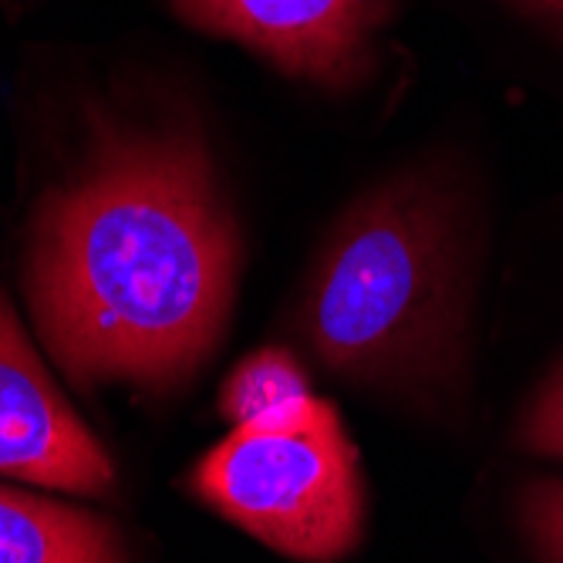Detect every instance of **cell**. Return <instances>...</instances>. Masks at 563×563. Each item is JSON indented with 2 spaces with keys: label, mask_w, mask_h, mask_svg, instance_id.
Masks as SVG:
<instances>
[{
  "label": "cell",
  "mask_w": 563,
  "mask_h": 563,
  "mask_svg": "<svg viewBox=\"0 0 563 563\" xmlns=\"http://www.w3.org/2000/svg\"><path fill=\"white\" fill-rule=\"evenodd\" d=\"M236 264V227L202 145L109 135L37 220L31 303L75 382L169 388L220 341Z\"/></svg>",
  "instance_id": "1"
},
{
  "label": "cell",
  "mask_w": 563,
  "mask_h": 563,
  "mask_svg": "<svg viewBox=\"0 0 563 563\" xmlns=\"http://www.w3.org/2000/svg\"><path fill=\"white\" fill-rule=\"evenodd\" d=\"M466 290L455 196L405 176L334 223L307 274L297 331L328 372L432 401L455 391L466 365Z\"/></svg>",
  "instance_id": "2"
},
{
  "label": "cell",
  "mask_w": 563,
  "mask_h": 563,
  "mask_svg": "<svg viewBox=\"0 0 563 563\" xmlns=\"http://www.w3.org/2000/svg\"><path fill=\"white\" fill-rule=\"evenodd\" d=\"M192 489L230 523L290 560L334 563L362 540V473L334 405L324 398L311 419L290 429L233 426L202 455Z\"/></svg>",
  "instance_id": "3"
},
{
  "label": "cell",
  "mask_w": 563,
  "mask_h": 563,
  "mask_svg": "<svg viewBox=\"0 0 563 563\" xmlns=\"http://www.w3.org/2000/svg\"><path fill=\"white\" fill-rule=\"evenodd\" d=\"M0 473L78 496H101L115 483L112 459L62 398L4 297H0Z\"/></svg>",
  "instance_id": "4"
},
{
  "label": "cell",
  "mask_w": 563,
  "mask_h": 563,
  "mask_svg": "<svg viewBox=\"0 0 563 563\" xmlns=\"http://www.w3.org/2000/svg\"><path fill=\"white\" fill-rule=\"evenodd\" d=\"M202 31L236 37L277 68L321 85H347L368 58L388 0H176Z\"/></svg>",
  "instance_id": "5"
},
{
  "label": "cell",
  "mask_w": 563,
  "mask_h": 563,
  "mask_svg": "<svg viewBox=\"0 0 563 563\" xmlns=\"http://www.w3.org/2000/svg\"><path fill=\"white\" fill-rule=\"evenodd\" d=\"M0 563H122V543L95 514L0 486Z\"/></svg>",
  "instance_id": "6"
},
{
  "label": "cell",
  "mask_w": 563,
  "mask_h": 563,
  "mask_svg": "<svg viewBox=\"0 0 563 563\" xmlns=\"http://www.w3.org/2000/svg\"><path fill=\"white\" fill-rule=\"evenodd\" d=\"M321 405L307 388L297 357L284 347H261L233 368L223 385L220 408L233 426L290 429L314 416Z\"/></svg>",
  "instance_id": "7"
},
{
  "label": "cell",
  "mask_w": 563,
  "mask_h": 563,
  "mask_svg": "<svg viewBox=\"0 0 563 563\" xmlns=\"http://www.w3.org/2000/svg\"><path fill=\"white\" fill-rule=\"evenodd\" d=\"M517 520L537 563H563V479H527L517 496Z\"/></svg>",
  "instance_id": "8"
},
{
  "label": "cell",
  "mask_w": 563,
  "mask_h": 563,
  "mask_svg": "<svg viewBox=\"0 0 563 563\" xmlns=\"http://www.w3.org/2000/svg\"><path fill=\"white\" fill-rule=\"evenodd\" d=\"M514 439L523 452L537 459L563 463V362L527 401Z\"/></svg>",
  "instance_id": "9"
},
{
  "label": "cell",
  "mask_w": 563,
  "mask_h": 563,
  "mask_svg": "<svg viewBox=\"0 0 563 563\" xmlns=\"http://www.w3.org/2000/svg\"><path fill=\"white\" fill-rule=\"evenodd\" d=\"M537 4H540V8H547V11H553V14L563 21V0H537Z\"/></svg>",
  "instance_id": "10"
}]
</instances>
